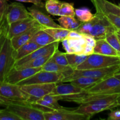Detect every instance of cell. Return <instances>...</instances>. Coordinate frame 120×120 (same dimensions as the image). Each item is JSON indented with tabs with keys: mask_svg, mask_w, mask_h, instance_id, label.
Here are the masks:
<instances>
[{
	"mask_svg": "<svg viewBox=\"0 0 120 120\" xmlns=\"http://www.w3.org/2000/svg\"><path fill=\"white\" fill-rule=\"evenodd\" d=\"M43 100L47 101L49 103H50V104H52L53 106H55L56 107V109L57 110H59V109H62L63 108H64L63 107L61 106L58 103V101L59 100L58 97L56 96H54V95L51 94H49L46 95L45 96L43 97Z\"/></svg>",
	"mask_w": 120,
	"mask_h": 120,
	"instance_id": "obj_37",
	"label": "cell"
},
{
	"mask_svg": "<svg viewBox=\"0 0 120 120\" xmlns=\"http://www.w3.org/2000/svg\"><path fill=\"white\" fill-rule=\"evenodd\" d=\"M117 100H118V103H119L120 107V93L119 94V95H118V98H117Z\"/></svg>",
	"mask_w": 120,
	"mask_h": 120,
	"instance_id": "obj_46",
	"label": "cell"
},
{
	"mask_svg": "<svg viewBox=\"0 0 120 120\" xmlns=\"http://www.w3.org/2000/svg\"><path fill=\"white\" fill-rule=\"evenodd\" d=\"M94 15L95 14H92L89 8L86 7L75 9V16L81 22H87L91 21L94 17Z\"/></svg>",
	"mask_w": 120,
	"mask_h": 120,
	"instance_id": "obj_30",
	"label": "cell"
},
{
	"mask_svg": "<svg viewBox=\"0 0 120 120\" xmlns=\"http://www.w3.org/2000/svg\"><path fill=\"white\" fill-rule=\"evenodd\" d=\"M84 90L71 83L69 84H62V83H60L57 84L52 92L50 94L57 96L59 100H60L62 97L80 93Z\"/></svg>",
	"mask_w": 120,
	"mask_h": 120,
	"instance_id": "obj_18",
	"label": "cell"
},
{
	"mask_svg": "<svg viewBox=\"0 0 120 120\" xmlns=\"http://www.w3.org/2000/svg\"><path fill=\"white\" fill-rule=\"evenodd\" d=\"M43 29L51 35L56 41L59 42L66 38L70 31V30L63 28H43Z\"/></svg>",
	"mask_w": 120,
	"mask_h": 120,
	"instance_id": "obj_27",
	"label": "cell"
},
{
	"mask_svg": "<svg viewBox=\"0 0 120 120\" xmlns=\"http://www.w3.org/2000/svg\"><path fill=\"white\" fill-rule=\"evenodd\" d=\"M103 79L99 78H93V77H79L77 78L72 80L69 83H71V84L83 89L87 90L89 89L93 86L95 85L96 83L99 82Z\"/></svg>",
	"mask_w": 120,
	"mask_h": 120,
	"instance_id": "obj_25",
	"label": "cell"
},
{
	"mask_svg": "<svg viewBox=\"0 0 120 120\" xmlns=\"http://www.w3.org/2000/svg\"><path fill=\"white\" fill-rule=\"evenodd\" d=\"M105 39L111 46L120 52V41L117 31H111L108 33Z\"/></svg>",
	"mask_w": 120,
	"mask_h": 120,
	"instance_id": "obj_33",
	"label": "cell"
},
{
	"mask_svg": "<svg viewBox=\"0 0 120 120\" xmlns=\"http://www.w3.org/2000/svg\"><path fill=\"white\" fill-rule=\"evenodd\" d=\"M38 26L41 25L32 16L25 19L16 21L8 25L7 37L11 39L14 36L20 35Z\"/></svg>",
	"mask_w": 120,
	"mask_h": 120,
	"instance_id": "obj_12",
	"label": "cell"
},
{
	"mask_svg": "<svg viewBox=\"0 0 120 120\" xmlns=\"http://www.w3.org/2000/svg\"><path fill=\"white\" fill-rule=\"evenodd\" d=\"M1 110V109H0V110Z\"/></svg>",
	"mask_w": 120,
	"mask_h": 120,
	"instance_id": "obj_50",
	"label": "cell"
},
{
	"mask_svg": "<svg viewBox=\"0 0 120 120\" xmlns=\"http://www.w3.org/2000/svg\"><path fill=\"white\" fill-rule=\"evenodd\" d=\"M6 108L19 117L21 120H45L44 113L31 106L29 102H16Z\"/></svg>",
	"mask_w": 120,
	"mask_h": 120,
	"instance_id": "obj_7",
	"label": "cell"
},
{
	"mask_svg": "<svg viewBox=\"0 0 120 120\" xmlns=\"http://www.w3.org/2000/svg\"><path fill=\"white\" fill-rule=\"evenodd\" d=\"M114 76L115 77H117V78H118V79L120 80V69H119V70H118V71H117L116 74H115Z\"/></svg>",
	"mask_w": 120,
	"mask_h": 120,
	"instance_id": "obj_45",
	"label": "cell"
},
{
	"mask_svg": "<svg viewBox=\"0 0 120 120\" xmlns=\"http://www.w3.org/2000/svg\"><path fill=\"white\" fill-rule=\"evenodd\" d=\"M41 47L42 46L39 45L37 43H35L34 42L30 41L23 45V46H22L18 50H14V57H15L16 61H17L23 58V57H25L27 55H29Z\"/></svg>",
	"mask_w": 120,
	"mask_h": 120,
	"instance_id": "obj_22",
	"label": "cell"
},
{
	"mask_svg": "<svg viewBox=\"0 0 120 120\" xmlns=\"http://www.w3.org/2000/svg\"><path fill=\"white\" fill-rule=\"evenodd\" d=\"M83 36V34H80L79 32L76 31L75 30H70L68 37L69 38H73V39H77L81 38Z\"/></svg>",
	"mask_w": 120,
	"mask_h": 120,
	"instance_id": "obj_42",
	"label": "cell"
},
{
	"mask_svg": "<svg viewBox=\"0 0 120 120\" xmlns=\"http://www.w3.org/2000/svg\"><path fill=\"white\" fill-rule=\"evenodd\" d=\"M62 2L59 0H46L45 1V10L50 15L59 16Z\"/></svg>",
	"mask_w": 120,
	"mask_h": 120,
	"instance_id": "obj_29",
	"label": "cell"
},
{
	"mask_svg": "<svg viewBox=\"0 0 120 120\" xmlns=\"http://www.w3.org/2000/svg\"><path fill=\"white\" fill-rule=\"evenodd\" d=\"M65 77L63 73L40 70L29 78L18 83V85L41 83H60Z\"/></svg>",
	"mask_w": 120,
	"mask_h": 120,
	"instance_id": "obj_9",
	"label": "cell"
},
{
	"mask_svg": "<svg viewBox=\"0 0 120 120\" xmlns=\"http://www.w3.org/2000/svg\"><path fill=\"white\" fill-rule=\"evenodd\" d=\"M94 6L96 10H98V11L100 12L102 14V15L111 23L112 26L115 27L117 29V30L118 29H120V17L115 15V14H112V13L104 11L101 9L98 6Z\"/></svg>",
	"mask_w": 120,
	"mask_h": 120,
	"instance_id": "obj_32",
	"label": "cell"
},
{
	"mask_svg": "<svg viewBox=\"0 0 120 120\" xmlns=\"http://www.w3.org/2000/svg\"><path fill=\"white\" fill-rule=\"evenodd\" d=\"M53 55H49L46 56H42V57H38V58L34 59L31 60L19 66L15 67L16 69H21L24 68H42L45 64V63L52 57Z\"/></svg>",
	"mask_w": 120,
	"mask_h": 120,
	"instance_id": "obj_28",
	"label": "cell"
},
{
	"mask_svg": "<svg viewBox=\"0 0 120 120\" xmlns=\"http://www.w3.org/2000/svg\"><path fill=\"white\" fill-rule=\"evenodd\" d=\"M120 64V57L105 56L97 53H93L88 56L86 59L78 66L77 70L100 69L114 65Z\"/></svg>",
	"mask_w": 120,
	"mask_h": 120,
	"instance_id": "obj_4",
	"label": "cell"
},
{
	"mask_svg": "<svg viewBox=\"0 0 120 120\" xmlns=\"http://www.w3.org/2000/svg\"><path fill=\"white\" fill-rule=\"evenodd\" d=\"M94 53L105 56L120 57V52L111 46L105 39L96 40Z\"/></svg>",
	"mask_w": 120,
	"mask_h": 120,
	"instance_id": "obj_21",
	"label": "cell"
},
{
	"mask_svg": "<svg viewBox=\"0 0 120 120\" xmlns=\"http://www.w3.org/2000/svg\"><path fill=\"white\" fill-rule=\"evenodd\" d=\"M66 53H63L57 49L53 54L52 58L60 65L65 66H69Z\"/></svg>",
	"mask_w": 120,
	"mask_h": 120,
	"instance_id": "obj_35",
	"label": "cell"
},
{
	"mask_svg": "<svg viewBox=\"0 0 120 120\" xmlns=\"http://www.w3.org/2000/svg\"><path fill=\"white\" fill-rule=\"evenodd\" d=\"M0 120H21V119L15 114L5 108L0 110Z\"/></svg>",
	"mask_w": 120,
	"mask_h": 120,
	"instance_id": "obj_36",
	"label": "cell"
},
{
	"mask_svg": "<svg viewBox=\"0 0 120 120\" xmlns=\"http://www.w3.org/2000/svg\"><path fill=\"white\" fill-rule=\"evenodd\" d=\"M42 8L43 7L34 5L28 8V10L29 11L30 16L34 18L43 28H62L60 25L57 24L52 18L42 11Z\"/></svg>",
	"mask_w": 120,
	"mask_h": 120,
	"instance_id": "obj_14",
	"label": "cell"
},
{
	"mask_svg": "<svg viewBox=\"0 0 120 120\" xmlns=\"http://www.w3.org/2000/svg\"><path fill=\"white\" fill-rule=\"evenodd\" d=\"M8 28L4 30L2 34L0 35V52H1L2 47L3 46L4 43L5 39L7 37V32H8Z\"/></svg>",
	"mask_w": 120,
	"mask_h": 120,
	"instance_id": "obj_43",
	"label": "cell"
},
{
	"mask_svg": "<svg viewBox=\"0 0 120 120\" xmlns=\"http://www.w3.org/2000/svg\"><path fill=\"white\" fill-rule=\"evenodd\" d=\"M119 94L97 95L89 101L80 104L78 107L73 109V111L84 114L91 118L96 114L120 107L117 100Z\"/></svg>",
	"mask_w": 120,
	"mask_h": 120,
	"instance_id": "obj_1",
	"label": "cell"
},
{
	"mask_svg": "<svg viewBox=\"0 0 120 120\" xmlns=\"http://www.w3.org/2000/svg\"><path fill=\"white\" fill-rule=\"evenodd\" d=\"M18 2H29V3H32L34 5L39 6L40 7H45V2L46 0H15Z\"/></svg>",
	"mask_w": 120,
	"mask_h": 120,
	"instance_id": "obj_40",
	"label": "cell"
},
{
	"mask_svg": "<svg viewBox=\"0 0 120 120\" xmlns=\"http://www.w3.org/2000/svg\"><path fill=\"white\" fill-rule=\"evenodd\" d=\"M41 70L42 68H24L21 69H16L14 68L7 77L5 82L11 84H18Z\"/></svg>",
	"mask_w": 120,
	"mask_h": 120,
	"instance_id": "obj_16",
	"label": "cell"
},
{
	"mask_svg": "<svg viewBox=\"0 0 120 120\" xmlns=\"http://www.w3.org/2000/svg\"><path fill=\"white\" fill-rule=\"evenodd\" d=\"M8 28V23H7V20H6L5 18L0 22V35H1V34Z\"/></svg>",
	"mask_w": 120,
	"mask_h": 120,
	"instance_id": "obj_44",
	"label": "cell"
},
{
	"mask_svg": "<svg viewBox=\"0 0 120 120\" xmlns=\"http://www.w3.org/2000/svg\"><path fill=\"white\" fill-rule=\"evenodd\" d=\"M62 42V46L67 53H77L83 55L84 49L86 46V40L83 36L81 38L73 39L66 38Z\"/></svg>",
	"mask_w": 120,
	"mask_h": 120,
	"instance_id": "obj_17",
	"label": "cell"
},
{
	"mask_svg": "<svg viewBox=\"0 0 120 120\" xmlns=\"http://www.w3.org/2000/svg\"><path fill=\"white\" fill-rule=\"evenodd\" d=\"M74 109L63 108L44 113L45 120H89L90 118L82 114L73 111Z\"/></svg>",
	"mask_w": 120,
	"mask_h": 120,
	"instance_id": "obj_11",
	"label": "cell"
},
{
	"mask_svg": "<svg viewBox=\"0 0 120 120\" xmlns=\"http://www.w3.org/2000/svg\"><path fill=\"white\" fill-rule=\"evenodd\" d=\"M16 102H21V101H17L12 100L9 99V98H6V97L0 95V105H1V106L5 107L6 108L8 105H9V104H12V103H16Z\"/></svg>",
	"mask_w": 120,
	"mask_h": 120,
	"instance_id": "obj_39",
	"label": "cell"
},
{
	"mask_svg": "<svg viewBox=\"0 0 120 120\" xmlns=\"http://www.w3.org/2000/svg\"><path fill=\"white\" fill-rule=\"evenodd\" d=\"M11 39L7 37L0 52V82H5L7 77L15 67L16 60Z\"/></svg>",
	"mask_w": 120,
	"mask_h": 120,
	"instance_id": "obj_3",
	"label": "cell"
},
{
	"mask_svg": "<svg viewBox=\"0 0 120 120\" xmlns=\"http://www.w3.org/2000/svg\"><path fill=\"white\" fill-rule=\"evenodd\" d=\"M69 65L71 68L76 69L77 66L83 63L88 57L87 55H79L77 53H66Z\"/></svg>",
	"mask_w": 120,
	"mask_h": 120,
	"instance_id": "obj_31",
	"label": "cell"
},
{
	"mask_svg": "<svg viewBox=\"0 0 120 120\" xmlns=\"http://www.w3.org/2000/svg\"><path fill=\"white\" fill-rule=\"evenodd\" d=\"M83 92L88 95L120 93V80L114 75L105 77Z\"/></svg>",
	"mask_w": 120,
	"mask_h": 120,
	"instance_id": "obj_6",
	"label": "cell"
},
{
	"mask_svg": "<svg viewBox=\"0 0 120 120\" xmlns=\"http://www.w3.org/2000/svg\"><path fill=\"white\" fill-rule=\"evenodd\" d=\"M58 83H41L19 85L23 92L29 96V103L35 102L52 92Z\"/></svg>",
	"mask_w": 120,
	"mask_h": 120,
	"instance_id": "obj_8",
	"label": "cell"
},
{
	"mask_svg": "<svg viewBox=\"0 0 120 120\" xmlns=\"http://www.w3.org/2000/svg\"><path fill=\"white\" fill-rule=\"evenodd\" d=\"M118 6H119V7H120V3L119 4H118Z\"/></svg>",
	"mask_w": 120,
	"mask_h": 120,
	"instance_id": "obj_49",
	"label": "cell"
},
{
	"mask_svg": "<svg viewBox=\"0 0 120 120\" xmlns=\"http://www.w3.org/2000/svg\"><path fill=\"white\" fill-rule=\"evenodd\" d=\"M42 70L44 71H50V72H57L63 73L65 76V77L70 76L75 69L70 66H62L56 63L52 57L45 63L44 65L42 66ZM64 77V78H65Z\"/></svg>",
	"mask_w": 120,
	"mask_h": 120,
	"instance_id": "obj_20",
	"label": "cell"
},
{
	"mask_svg": "<svg viewBox=\"0 0 120 120\" xmlns=\"http://www.w3.org/2000/svg\"><path fill=\"white\" fill-rule=\"evenodd\" d=\"M94 5H97L102 10L112 13L120 17V7L118 5L107 0H90Z\"/></svg>",
	"mask_w": 120,
	"mask_h": 120,
	"instance_id": "obj_23",
	"label": "cell"
},
{
	"mask_svg": "<svg viewBox=\"0 0 120 120\" xmlns=\"http://www.w3.org/2000/svg\"><path fill=\"white\" fill-rule=\"evenodd\" d=\"M0 95L12 100L29 102V96L23 92L19 85L8 82H0Z\"/></svg>",
	"mask_w": 120,
	"mask_h": 120,
	"instance_id": "obj_10",
	"label": "cell"
},
{
	"mask_svg": "<svg viewBox=\"0 0 120 120\" xmlns=\"http://www.w3.org/2000/svg\"><path fill=\"white\" fill-rule=\"evenodd\" d=\"M118 38H119V40L120 41V34H118Z\"/></svg>",
	"mask_w": 120,
	"mask_h": 120,
	"instance_id": "obj_48",
	"label": "cell"
},
{
	"mask_svg": "<svg viewBox=\"0 0 120 120\" xmlns=\"http://www.w3.org/2000/svg\"><path fill=\"white\" fill-rule=\"evenodd\" d=\"M8 4L7 0H0V22L6 18Z\"/></svg>",
	"mask_w": 120,
	"mask_h": 120,
	"instance_id": "obj_38",
	"label": "cell"
},
{
	"mask_svg": "<svg viewBox=\"0 0 120 120\" xmlns=\"http://www.w3.org/2000/svg\"><path fill=\"white\" fill-rule=\"evenodd\" d=\"M29 11L23 4L18 2H12L8 4L6 13V20L8 25L16 21L30 17Z\"/></svg>",
	"mask_w": 120,
	"mask_h": 120,
	"instance_id": "obj_13",
	"label": "cell"
},
{
	"mask_svg": "<svg viewBox=\"0 0 120 120\" xmlns=\"http://www.w3.org/2000/svg\"><path fill=\"white\" fill-rule=\"evenodd\" d=\"M59 42H59V41H57V42L51 43V44L45 46L41 47V48L38 49L37 50H35L29 55H27L25 57L16 61L14 68L19 66L31 60L38 58V57H42V56H46V55H53L55 53V52L58 49Z\"/></svg>",
	"mask_w": 120,
	"mask_h": 120,
	"instance_id": "obj_15",
	"label": "cell"
},
{
	"mask_svg": "<svg viewBox=\"0 0 120 120\" xmlns=\"http://www.w3.org/2000/svg\"><path fill=\"white\" fill-rule=\"evenodd\" d=\"M57 21L62 28L69 30H76L82 23L77 18H75V16H60L57 19Z\"/></svg>",
	"mask_w": 120,
	"mask_h": 120,
	"instance_id": "obj_26",
	"label": "cell"
},
{
	"mask_svg": "<svg viewBox=\"0 0 120 120\" xmlns=\"http://www.w3.org/2000/svg\"><path fill=\"white\" fill-rule=\"evenodd\" d=\"M30 41L37 43L41 46H45L51 44L55 42H57L51 35L45 31L43 29L39 30L32 38Z\"/></svg>",
	"mask_w": 120,
	"mask_h": 120,
	"instance_id": "obj_24",
	"label": "cell"
},
{
	"mask_svg": "<svg viewBox=\"0 0 120 120\" xmlns=\"http://www.w3.org/2000/svg\"><path fill=\"white\" fill-rule=\"evenodd\" d=\"M59 16H75V9L74 8V3H69L66 2H62Z\"/></svg>",
	"mask_w": 120,
	"mask_h": 120,
	"instance_id": "obj_34",
	"label": "cell"
},
{
	"mask_svg": "<svg viewBox=\"0 0 120 120\" xmlns=\"http://www.w3.org/2000/svg\"><path fill=\"white\" fill-rule=\"evenodd\" d=\"M94 17L91 21L82 22L75 30L82 34L89 35L96 40L105 39L106 35L111 31H117V29L102 15L98 10H96Z\"/></svg>",
	"mask_w": 120,
	"mask_h": 120,
	"instance_id": "obj_2",
	"label": "cell"
},
{
	"mask_svg": "<svg viewBox=\"0 0 120 120\" xmlns=\"http://www.w3.org/2000/svg\"><path fill=\"white\" fill-rule=\"evenodd\" d=\"M120 69V64L111 66L100 69L77 70L75 69L73 72L68 77L64 78L62 83H69L72 80L79 77H89L93 78L104 79L114 75Z\"/></svg>",
	"mask_w": 120,
	"mask_h": 120,
	"instance_id": "obj_5",
	"label": "cell"
},
{
	"mask_svg": "<svg viewBox=\"0 0 120 120\" xmlns=\"http://www.w3.org/2000/svg\"><path fill=\"white\" fill-rule=\"evenodd\" d=\"M108 120H120V109L111 111L109 114Z\"/></svg>",
	"mask_w": 120,
	"mask_h": 120,
	"instance_id": "obj_41",
	"label": "cell"
},
{
	"mask_svg": "<svg viewBox=\"0 0 120 120\" xmlns=\"http://www.w3.org/2000/svg\"><path fill=\"white\" fill-rule=\"evenodd\" d=\"M42 29H43L42 26H35L20 35L14 36V38L11 39V42L12 48L15 50H18L22 46L30 41L35 34Z\"/></svg>",
	"mask_w": 120,
	"mask_h": 120,
	"instance_id": "obj_19",
	"label": "cell"
},
{
	"mask_svg": "<svg viewBox=\"0 0 120 120\" xmlns=\"http://www.w3.org/2000/svg\"><path fill=\"white\" fill-rule=\"evenodd\" d=\"M117 33L118 34H120V29H118V30H117Z\"/></svg>",
	"mask_w": 120,
	"mask_h": 120,
	"instance_id": "obj_47",
	"label": "cell"
}]
</instances>
